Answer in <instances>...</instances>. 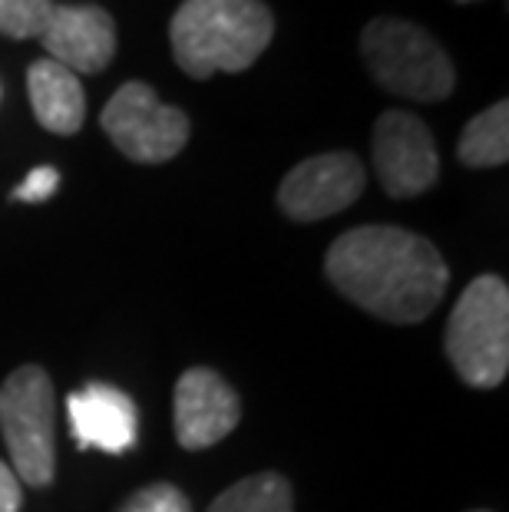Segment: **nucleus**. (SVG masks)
<instances>
[{"label":"nucleus","mask_w":509,"mask_h":512,"mask_svg":"<svg viewBox=\"0 0 509 512\" xmlns=\"http://www.w3.org/2000/svg\"><path fill=\"white\" fill-rule=\"evenodd\" d=\"M324 271L344 298L391 324L424 321L450 281L430 238L397 225H361L334 238Z\"/></svg>","instance_id":"obj_1"},{"label":"nucleus","mask_w":509,"mask_h":512,"mask_svg":"<svg viewBox=\"0 0 509 512\" xmlns=\"http://www.w3.org/2000/svg\"><path fill=\"white\" fill-rule=\"evenodd\" d=\"M272 37L275 14L262 0H186L169 24L172 57L192 80L248 70Z\"/></svg>","instance_id":"obj_2"},{"label":"nucleus","mask_w":509,"mask_h":512,"mask_svg":"<svg viewBox=\"0 0 509 512\" xmlns=\"http://www.w3.org/2000/svg\"><path fill=\"white\" fill-rule=\"evenodd\" d=\"M361 57L381 90L414 103H440L457 86L447 50L424 27L400 17H377L361 34Z\"/></svg>","instance_id":"obj_3"},{"label":"nucleus","mask_w":509,"mask_h":512,"mask_svg":"<svg viewBox=\"0 0 509 512\" xmlns=\"http://www.w3.org/2000/svg\"><path fill=\"white\" fill-rule=\"evenodd\" d=\"M443 344L463 384L480 390L503 384L509 370V288L503 278L480 275L463 288Z\"/></svg>","instance_id":"obj_4"},{"label":"nucleus","mask_w":509,"mask_h":512,"mask_svg":"<svg viewBox=\"0 0 509 512\" xmlns=\"http://www.w3.org/2000/svg\"><path fill=\"white\" fill-rule=\"evenodd\" d=\"M53 427H57V397L53 380L37 364L17 367L0 387V433L10 450V470L27 486H50L57 450H53Z\"/></svg>","instance_id":"obj_5"},{"label":"nucleus","mask_w":509,"mask_h":512,"mask_svg":"<svg viewBox=\"0 0 509 512\" xmlns=\"http://www.w3.org/2000/svg\"><path fill=\"white\" fill-rule=\"evenodd\" d=\"M103 133L126 159L159 166L176 159L189 143V116L166 106L149 83L129 80L110 96L100 113Z\"/></svg>","instance_id":"obj_6"},{"label":"nucleus","mask_w":509,"mask_h":512,"mask_svg":"<svg viewBox=\"0 0 509 512\" xmlns=\"http://www.w3.org/2000/svg\"><path fill=\"white\" fill-rule=\"evenodd\" d=\"M374 169L391 199H414L437 185L440 156L430 129L407 110H387L374 123Z\"/></svg>","instance_id":"obj_7"},{"label":"nucleus","mask_w":509,"mask_h":512,"mask_svg":"<svg viewBox=\"0 0 509 512\" xmlns=\"http://www.w3.org/2000/svg\"><path fill=\"white\" fill-rule=\"evenodd\" d=\"M364 162L354 152H321L298 162L278 185V209L291 222H321L361 199Z\"/></svg>","instance_id":"obj_8"},{"label":"nucleus","mask_w":509,"mask_h":512,"mask_svg":"<svg viewBox=\"0 0 509 512\" xmlns=\"http://www.w3.org/2000/svg\"><path fill=\"white\" fill-rule=\"evenodd\" d=\"M176 440L182 450H209L238 427L242 407L229 380L209 367H192L176 384Z\"/></svg>","instance_id":"obj_9"},{"label":"nucleus","mask_w":509,"mask_h":512,"mask_svg":"<svg viewBox=\"0 0 509 512\" xmlns=\"http://www.w3.org/2000/svg\"><path fill=\"white\" fill-rule=\"evenodd\" d=\"M40 40L47 57L70 73H103L116 57V20L93 4L53 7Z\"/></svg>","instance_id":"obj_10"},{"label":"nucleus","mask_w":509,"mask_h":512,"mask_svg":"<svg viewBox=\"0 0 509 512\" xmlns=\"http://www.w3.org/2000/svg\"><path fill=\"white\" fill-rule=\"evenodd\" d=\"M67 417L80 450L93 446V450L119 456L136 446V403L110 384H86L77 394H70Z\"/></svg>","instance_id":"obj_11"},{"label":"nucleus","mask_w":509,"mask_h":512,"mask_svg":"<svg viewBox=\"0 0 509 512\" xmlns=\"http://www.w3.org/2000/svg\"><path fill=\"white\" fill-rule=\"evenodd\" d=\"M27 93L37 123L53 136L80 133L86 119V93L80 76L60 67L57 60H34L27 70Z\"/></svg>","instance_id":"obj_12"},{"label":"nucleus","mask_w":509,"mask_h":512,"mask_svg":"<svg viewBox=\"0 0 509 512\" xmlns=\"http://www.w3.org/2000/svg\"><path fill=\"white\" fill-rule=\"evenodd\" d=\"M457 156L470 169H496L509 159V103L500 100L473 116L460 133Z\"/></svg>","instance_id":"obj_13"},{"label":"nucleus","mask_w":509,"mask_h":512,"mask_svg":"<svg viewBox=\"0 0 509 512\" xmlns=\"http://www.w3.org/2000/svg\"><path fill=\"white\" fill-rule=\"evenodd\" d=\"M209 512H291V483L278 473L245 476L225 489Z\"/></svg>","instance_id":"obj_14"},{"label":"nucleus","mask_w":509,"mask_h":512,"mask_svg":"<svg viewBox=\"0 0 509 512\" xmlns=\"http://www.w3.org/2000/svg\"><path fill=\"white\" fill-rule=\"evenodd\" d=\"M53 7V0H0V34L10 40H40Z\"/></svg>","instance_id":"obj_15"},{"label":"nucleus","mask_w":509,"mask_h":512,"mask_svg":"<svg viewBox=\"0 0 509 512\" xmlns=\"http://www.w3.org/2000/svg\"><path fill=\"white\" fill-rule=\"evenodd\" d=\"M119 512H192V503L186 493H179L169 483H153L146 489H139L126 499V506Z\"/></svg>","instance_id":"obj_16"},{"label":"nucleus","mask_w":509,"mask_h":512,"mask_svg":"<svg viewBox=\"0 0 509 512\" xmlns=\"http://www.w3.org/2000/svg\"><path fill=\"white\" fill-rule=\"evenodd\" d=\"M60 189V172L53 166H37L30 169V176L14 189L17 202H47Z\"/></svg>","instance_id":"obj_17"},{"label":"nucleus","mask_w":509,"mask_h":512,"mask_svg":"<svg viewBox=\"0 0 509 512\" xmlns=\"http://www.w3.org/2000/svg\"><path fill=\"white\" fill-rule=\"evenodd\" d=\"M24 493H20V479L10 470V463L0 460V512H20Z\"/></svg>","instance_id":"obj_18"},{"label":"nucleus","mask_w":509,"mask_h":512,"mask_svg":"<svg viewBox=\"0 0 509 512\" xmlns=\"http://www.w3.org/2000/svg\"><path fill=\"white\" fill-rule=\"evenodd\" d=\"M457 4H476V0H457Z\"/></svg>","instance_id":"obj_19"}]
</instances>
